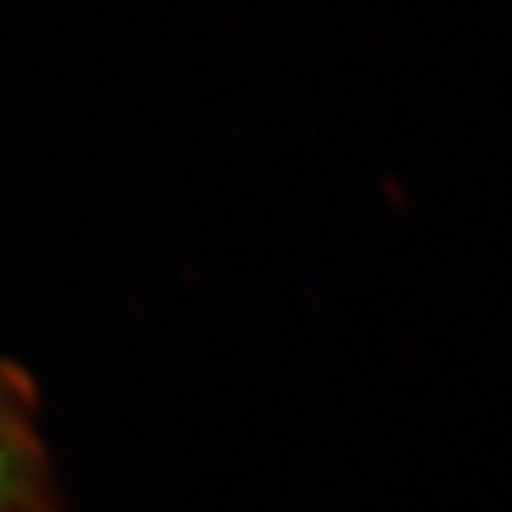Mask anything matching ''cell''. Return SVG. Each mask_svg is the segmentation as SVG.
Instances as JSON below:
<instances>
[{
	"label": "cell",
	"instance_id": "1",
	"mask_svg": "<svg viewBox=\"0 0 512 512\" xmlns=\"http://www.w3.org/2000/svg\"><path fill=\"white\" fill-rule=\"evenodd\" d=\"M47 463L22 392L0 374V512H50Z\"/></svg>",
	"mask_w": 512,
	"mask_h": 512
}]
</instances>
